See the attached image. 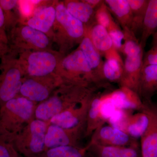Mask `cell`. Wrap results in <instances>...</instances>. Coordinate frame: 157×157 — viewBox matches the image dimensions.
Returning <instances> with one entry per match:
<instances>
[{
  "label": "cell",
  "mask_w": 157,
  "mask_h": 157,
  "mask_svg": "<svg viewBox=\"0 0 157 157\" xmlns=\"http://www.w3.org/2000/svg\"><path fill=\"white\" fill-rule=\"evenodd\" d=\"M95 91L64 82L45 101L37 104L35 118L48 122L55 116L84 100Z\"/></svg>",
  "instance_id": "1"
},
{
  "label": "cell",
  "mask_w": 157,
  "mask_h": 157,
  "mask_svg": "<svg viewBox=\"0 0 157 157\" xmlns=\"http://www.w3.org/2000/svg\"><path fill=\"white\" fill-rule=\"evenodd\" d=\"M56 74L64 82L93 90L108 87L98 80L82 52L78 48L63 57Z\"/></svg>",
  "instance_id": "2"
},
{
  "label": "cell",
  "mask_w": 157,
  "mask_h": 157,
  "mask_svg": "<svg viewBox=\"0 0 157 157\" xmlns=\"http://www.w3.org/2000/svg\"><path fill=\"white\" fill-rule=\"evenodd\" d=\"M56 18L51 39L59 47V52L66 56L69 51L79 45L87 27L68 12L63 2L56 3Z\"/></svg>",
  "instance_id": "3"
},
{
  "label": "cell",
  "mask_w": 157,
  "mask_h": 157,
  "mask_svg": "<svg viewBox=\"0 0 157 157\" xmlns=\"http://www.w3.org/2000/svg\"><path fill=\"white\" fill-rule=\"evenodd\" d=\"M38 104L18 96L4 104L1 111V124L5 133L12 139L28 124L35 119Z\"/></svg>",
  "instance_id": "4"
},
{
  "label": "cell",
  "mask_w": 157,
  "mask_h": 157,
  "mask_svg": "<svg viewBox=\"0 0 157 157\" xmlns=\"http://www.w3.org/2000/svg\"><path fill=\"white\" fill-rule=\"evenodd\" d=\"M17 54L19 55L17 61L25 77L56 74L60 62L65 56L59 52L51 50H26Z\"/></svg>",
  "instance_id": "5"
},
{
  "label": "cell",
  "mask_w": 157,
  "mask_h": 157,
  "mask_svg": "<svg viewBox=\"0 0 157 157\" xmlns=\"http://www.w3.org/2000/svg\"><path fill=\"white\" fill-rule=\"evenodd\" d=\"M49 123L35 119L11 139L15 150L24 157H37L45 151V137Z\"/></svg>",
  "instance_id": "6"
},
{
  "label": "cell",
  "mask_w": 157,
  "mask_h": 157,
  "mask_svg": "<svg viewBox=\"0 0 157 157\" xmlns=\"http://www.w3.org/2000/svg\"><path fill=\"white\" fill-rule=\"evenodd\" d=\"M18 24L9 32V53L16 56L23 51L50 50L52 40L47 35L25 24Z\"/></svg>",
  "instance_id": "7"
},
{
  "label": "cell",
  "mask_w": 157,
  "mask_h": 157,
  "mask_svg": "<svg viewBox=\"0 0 157 157\" xmlns=\"http://www.w3.org/2000/svg\"><path fill=\"white\" fill-rule=\"evenodd\" d=\"M0 102H6L19 94L25 76L17 58L8 53L0 64Z\"/></svg>",
  "instance_id": "8"
},
{
  "label": "cell",
  "mask_w": 157,
  "mask_h": 157,
  "mask_svg": "<svg viewBox=\"0 0 157 157\" xmlns=\"http://www.w3.org/2000/svg\"><path fill=\"white\" fill-rule=\"evenodd\" d=\"M64 81L56 74L42 77H25L20 90V96L39 104L48 99Z\"/></svg>",
  "instance_id": "9"
},
{
  "label": "cell",
  "mask_w": 157,
  "mask_h": 157,
  "mask_svg": "<svg viewBox=\"0 0 157 157\" xmlns=\"http://www.w3.org/2000/svg\"><path fill=\"white\" fill-rule=\"evenodd\" d=\"M94 92L80 103L55 116L48 121L49 124L64 128H86L88 111Z\"/></svg>",
  "instance_id": "10"
},
{
  "label": "cell",
  "mask_w": 157,
  "mask_h": 157,
  "mask_svg": "<svg viewBox=\"0 0 157 157\" xmlns=\"http://www.w3.org/2000/svg\"><path fill=\"white\" fill-rule=\"evenodd\" d=\"M85 128H64L49 124L45 137V151L61 146L80 147L78 144L84 136Z\"/></svg>",
  "instance_id": "11"
},
{
  "label": "cell",
  "mask_w": 157,
  "mask_h": 157,
  "mask_svg": "<svg viewBox=\"0 0 157 157\" xmlns=\"http://www.w3.org/2000/svg\"><path fill=\"white\" fill-rule=\"evenodd\" d=\"M143 101L144 107L142 110L148 117V123L140 138L141 155L157 157V105L151 101Z\"/></svg>",
  "instance_id": "12"
},
{
  "label": "cell",
  "mask_w": 157,
  "mask_h": 157,
  "mask_svg": "<svg viewBox=\"0 0 157 157\" xmlns=\"http://www.w3.org/2000/svg\"><path fill=\"white\" fill-rule=\"evenodd\" d=\"M40 4L36 7L25 24L44 33L51 39L52 29L56 18V3Z\"/></svg>",
  "instance_id": "13"
},
{
  "label": "cell",
  "mask_w": 157,
  "mask_h": 157,
  "mask_svg": "<svg viewBox=\"0 0 157 157\" xmlns=\"http://www.w3.org/2000/svg\"><path fill=\"white\" fill-rule=\"evenodd\" d=\"M86 27L93 45L101 56H104L106 59H122L113 47L111 38L105 28L96 22Z\"/></svg>",
  "instance_id": "14"
},
{
  "label": "cell",
  "mask_w": 157,
  "mask_h": 157,
  "mask_svg": "<svg viewBox=\"0 0 157 157\" xmlns=\"http://www.w3.org/2000/svg\"><path fill=\"white\" fill-rule=\"evenodd\" d=\"M144 52L134 56L125 57L120 87H126L139 95L140 74L143 64ZM140 96V95H139Z\"/></svg>",
  "instance_id": "15"
},
{
  "label": "cell",
  "mask_w": 157,
  "mask_h": 157,
  "mask_svg": "<svg viewBox=\"0 0 157 157\" xmlns=\"http://www.w3.org/2000/svg\"><path fill=\"white\" fill-rule=\"evenodd\" d=\"M131 137L124 132L110 125H104L94 132L90 143L107 146H126Z\"/></svg>",
  "instance_id": "16"
},
{
  "label": "cell",
  "mask_w": 157,
  "mask_h": 157,
  "mask_svg": "<svg viewBox=\"0 0 157 157\" xmlns=\"http://www.w3.org/2000/svg\"><path fill=\"white\" fill-rule=\"evenodd\" d=\"M78 48L82 52L98 80L101 83L109 86V83L105 80L103 74L104 61L101 55L93 45L89 36L87 29L86 34Z\"/></svg>",
  "instance_id": "17"
},
{
  "label": "cell",
  "mask_w": 157,
  "mask_h": 157,
  "mask_svg": "<svg viewBox=\"0 0 157 157\" xmlns=\"http://www.w3.org/2000/svg\"><path fill=\"white\" fill-rule=\"evenodd\" d=\"M109 94L118 109L140 111L144 107L140 96L128 88L120 87Z\"/></svg>",
  "instance_id": "18"
},
{
  "label": "cell",
  "mask_w": 157,
  "mask_h": 157,
  "mask_svg": "<svg viewBox=\"0 0 157 157\" xmlns=\"http://www.w3.org/2000/svg\"><path fill=\"white\" fill-rule=\"evenodd\" d=\"M157 92V66H143L140 74L139 95L143 101H151Z\"/></svg>",
  "instance_id": "19"
},
{
  "label": "cell",
  "mask_w": 157,
  "mask_h": 157,
  "mask_svg": "<svg viewBox=\"0 0 157 157\" xmlns=\"http://www.w3.org/2000/svg\"><path fill=\"white\" fill-rule=\"evenodd\" d=\"M87 152L95 157H138L136 149L126 146H107L89 143Z\"/></svg>",
  "instance_id": "20"
},
{
  "label": "cell",
  "mask_w": 157,
  "mask_h": 157,
  "mask_svg": "<svg viewBox=\"0 0 157 157\" xmlns=\"http://www.w3.org/2000/svg\"><path fill=\"white\" fill-rule=\"evenodd\" d=\"M63 2L68 12L86 26H89L95 22L94 16L96 10L84 0H68Z\"/></svg>",
  "instance_id": "21"
},
{
  "label": "cell",
  "mask_w": 157,
  "mask_h": 157,
  "mask_svg": "<svg viewBox=\"0 0 157 157\" xmlns=\"http://www.w3.org/2000/svg\"><path fill=\"white\" fill-rule=\"evenodd\" d=\"M104 2L122 29H131L133 14L128 0H105Z\"/></svg>",
  "instance_id": "22"
},
{
  "label": "cell",
  "mask_w": 157,
  "mask_h": 157,
  "mask_svg": "<svg viewBox=\"0 0 157 157\" xmlns=\"http://www.w3.org/2000/svg\"><path fill=\"white\" fill-rule=\"evenodd\" d=\"M157 30V0H149L141 29L140 43L144 49L149 37Z\"/></svg>",
  "instance_id": "23"
},
{
  "label": "cell",
  "mask_w": 157,
  "mask_h": 157,
  "mask_svg": "<svg viewBox=\"0 0 157 157\" xmlns=\"http://www.w3.org/2000/svg\"><path fill=\"white\" fill-rule=\"evenodd\" d=\"M93 93L86 118L84 137L91 136L97 130L103 126L106 122L103 119L99 111L101 97Z\"/></svg>",
  "instance_id": "24"
},
{
  "label": "cell",
  "mask_w": 157,
  "mask_h": 157,
  "mask_svg": "<svg viewBox=\"0 0 157 157\" xmlns=\"http://www.w3.org/2000/svg\"><path fill=\"white\" fill-rule=\"evenodd\" d=\"M148 123V117L143 110L131 114L126 124L124 132L131 137L140 138L146 131Z\"/></svg>",
  "instance_id": "25"
},
{
  "label": "cell",
  "mask_w": 157,
  "mask_h": 157,
  "mask_svg": "<svg viewBox=\"0 0 157 157\" xmlns=\"http://www.w3.org/2000/svg\"><path fill=\"white\" fill-rule=\"evenodd\" d=\"M0 6L5 17L6 30L10 32L20 22L21 18L16 0H0Z\"/></svg>",
  "instance_id": "26"
},
{
  "label": "cell",
  "mask_w": 157,
  "mask_h": 157,
  "mask_svg": "<svg viewBox=\"0 0 157 157\" xmlns=\"http://www.w3.org/2000/svg\"><path fill=\"white\" fill-rule=\"evenodd\" d=\"M88 147L61 146L48 149L37 157H85Z\"/></svg>",
  "instance_id": "27"
},
{
  "label": "cell",
  "mask_w": 157,
  "mask_h": 157,
  "mask_svg": "<svg viewBox=\"0 0 157 157\" xmlns=\"http://www.w3.org/2000/svg\"><path fill=\"white\" fill-rule=\"evenodd\" d=\"M122 30L124 34V42L120 52L125 57L134 56L143 52V48L136 34L131 29L127 28L122 29Z\"/></svg>",
  "instance_id": "28"
},
{
  "label": "cell",
  "mask_w": 157,
  "mask_h": 157,
  "mask_svg": "<svg viewBox=\"0 0 157 157\" xmlns=\"http://www.w3.org/2000/svg\"><path fill=\"white\" fill-rule=\"evenodd\" d=\"M128 1L133 14V21L131 29L136 35L137 32L141 30L149 0Z\"/></svg>",
  "instance_id": "29"
},
{
  "label": "cell",
  "mask_w": 157,
  "mask_h": 157,
  "mask_svg": "<svg viewBox=\"0 0 157 157\" xmlns=\"http://www.w3.org/2000/svg\"><path fill=\"white\" fill-rule=\"evenodd\" d=\"M123 67L122 59H106L103 66V74L105 80L107 82L119 83L122 76Z\"/></svg>",
  "instance_id": "30"
},
{
  "label": "cell",
  "mask_w": 157,
  "mask_h": 157,
  "mask_svg": "<svg viewBox=\"0 0 157 157\" xmlns=\"http://www.w3.org/2000/svg\"><path fill=\"white\" fill-rule=\"evenodd\" d=\"M94 19L97 24L104 27L107 31L118 25L113 17L104 1V3L96 9Z\"/></svg>",
  "instance_id": "31"
},
{
  "label": "cell",
  "mask_w": 157,
  "mask_h": 157,
  "mask_svg": "<svg viewBox=\"0 0 157 157\" xmlns=\"http://www.w3.org/2000/svg\"><path fill=\"white\" fill-rule=\"evenodd\" d=\"M131 110L117 109L107 122L109 125L124 132L125 127L128 119L131 115Z\"/></svg>",
  "instance_id": "32"
},
{
  "label": "cell",
  "mask_w": 157,
  "mask_h": 157,
  "mask_svg": "<svg viewBox=\"0 0 157 157\" xmlns=\"http://www.w3.org/2000/svg\"><path fill=\"white\" fill-rule=\"evenodd\" d=\"M117 109V108L109 94L101 96L99 111L101 117L106 122H107Z\"/></svg>",
  "instance_id": "33"
},
{
  "label": "cell",
  "mask_w": 157,
  "mask_h": 157,
  "mask_svg": "<svg viewBox=\"0 0 157 157\" xmlns=\"http://www.w3.org/2000/svg\"><path fill=\"white\" fill-rule=\"evenodd\" d=\"M9 40L5 25V17L0 6V56L2 58L9 53Z\"/></svg>",
  "instance_id": "34"
},
{
  "label": "cell",
  "mask_w": 157,
  "mask_h": 157,
  "mask_svg": "<svg viewBox=\"0 0 157 157\" xmlns=\"http://www.w3.org/2000/svg\"><path fill=\"white\" fill-rule=\"evenodd\" d=\"M107 31L112 40L113 47L118 52H120L124 38L122 29L117 25Z\"/></svg>",
  "instance_id": "35"
},
{
  "label": "cell",
  "mask_w": 157,
  "mask_h": 157,
  "mask_svg": "<svg viewBox=\"0 0 157 157\" xmlns=\"http://www.w3.org/2000/svg\"><path fill=\"white\" fill-rule=\"evenodd\" d=\"M152 44L151 49L144 55L143 66H157V43Z\"/></svg>",
  "instance_id": "36"
},
{
  "label": "cell",
  "mask_w": 157,
  "mask_h": 157,
  "mask_svg": "<svg viewBox=\"0 0 157 157\" xmlns=\"http://www.w3.org/2000/svg\"><path fill=\"white\" fill-rule=\"evenodd\" d=\"M17 151L12 147H8L6 144L0 143V157H15Z\"/></svg>",
  "instance_id": "37"
},
{
  "label": "cell",
  "mask_w": 157,
  "mask_h": 157,
  "mask_svg": "<svg viewBox=\"0 0 157 157\" xmlns=\"http://www.w3.org/2000/svg\"><path fill=\"white\" fill-rule=\"evenodd\" d=\"M84 1L95 10L98 9L104 2L103 0H84Z\"/></svg>",
  "instance_id": "38"
},
{
  "label": "cell",
  "mask_w": 157,
  "mask_h": 157,
  "mask_svg": "<svg viewBox=\"0 0 157 157\" xmlns=\"http://www.w3.org/2000/svg\"><path fill=\"white\" fill-rule=\"evenodd\" d=\"M152 42V44L157 43V30L156 31L155 33L153 35Z\"/></svg>",
  "instance_id": "39"
},
{
  "label": "cell",
  "mask_w": 157,
  "mask_h": 157,
  "mask_svg": "<svg viewBox=\"0 0 157 157\" xmlns=\"http://www.w3.org/2000/svg\"><path fill=\"white\" fill-rule=\"evenodd\" d=\"M17 157H24L23 156L21 155L20 154L18 153V155H17Z\"/></svg>",
  "instance_id": "40"
},
{
  "label": "cell",
  "mask_w": 157,
  "mask_h": 157,
  "mask_svg": "<svg viewBox=\"0 0 157 157\" xmlns=\"http://www.w3.org/2000/svg\"><path fill=\"white\" fill-rule=\"evenodd\" d=\"M0 58H2V57L1 56H0Z\"/></svg>",
  "instance_id": "41"
}]
</instances>
